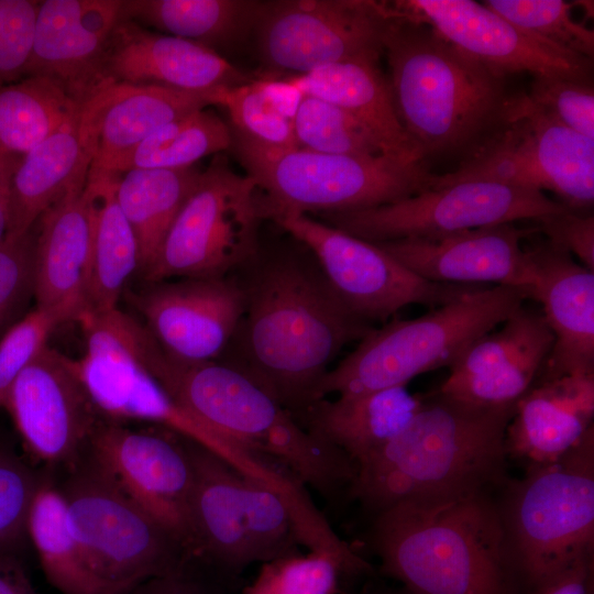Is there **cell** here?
I'll use <instances>...</instances> for the list:
<instances>
[{
  "mask_svg": "<svg viewBox=\"0 0 594 594\" xmlns=\"http://www.w3.org/2000/svg\"><path fill=\"white\" fill-rule=\"evenodd\" d=\"M268 218L312 252L338 298L369 323L385 321L409 305L442 306L480 286L424 279L377 244L307 215L273 212Z\"/></svg>",
  "mask_w": 594,
  "mask_h": 594,
  "instance_id": "2e32d148",
  "label": "cell"
},
{
  "mask_svg": "<svg viewBox=\"0 0 594 594\" xmlns=\"http://www.w3.org/2000/svg\"><path fill=\"white\" fill-rule=\"evenodd\" d=\"M526 94L558 122L594 140V89L590 78L534 76Z\"/></svg>",
  "mask_w": 594,
  "mask_h": 594,
  "instance_id": "b9f144b4",
  "label": "cell"
},
{
  "mask_svg": "<svg viewBox=\"0 0 594 594\" xmlns=\"http://www.w3.org/2000/svg\"><path fill=\"white\" fill-rule=\"evenodd\" d=\"M142 358L180 406L249 451L279 462L302 485L331 498L353 482L356 463L302 428L276 397L237 364L177 363L154 340Z\"/></svg>",
  "mask_w": 594,
  "mask_h": 594,
  "instance_id": "5b68a950",
  "label": "cell"
},
{
  "mask_svg": "<svg viewBox=\"0 0 594 594\" xmlns=\"http://www.w3.org/2000/svg\"><path fill=\"white\" fill-rule=\"evenodd\" d=\"M245 295L233 339L242 356L237 365L293 415L315 403V391L340 351L374 329L343 305L321 271L299 257L267 262Z\"/></svg>",
  "mask_w": 594,
  "mask_h": 594,
  "instance_id": "6da1fadb",
  "label": "cell"
},
{
  "mask_svg": "<svg viewBox=\"0 0 594 594\" xmlns=\"http://www.w3.org/2000/svg\"><path fill=\"white\" fill-rule=\"evenodd\" d=\"M65 323L57 314L35 307L11 326L0 340V408L20 374L47 346L53 330Z\"/></svg>",
  "mask_w": 594,
  "mask_h": 594,
  "instance_id": "7bdbcfd3",
  "label": "cell"
},
{
  "mask_svg": "<svg viewBox=\"0 0 594 594\" xmlns=\"http://www.w3.org/2000/svg\"><path fill=\"white\" fill-rule=\"evenodd\" d=\"M388 18L421 22L496 74L587 79L592 59L553 46L472 0L383 1Z\"/></svg>",
  "mask_w": 594,
  "mask_h": 594,
  "instance_id": "e0dca14e",
  "label": "cell"
},
{
  "mask_svg": "<svg viewBox=\"0 0 594 594\" xmlns=\"http://www.w3.org/2000/svg\"><path fill=\"white\" fill-rule=\"evenodd\" d=\"M361 594H408L405 590L395 592V591H371V592H364Z\"/></svg>",
  "mask_w": 594,
  "mask_h": 594,
  "instance_id": "f5cc1de1",
  "label": "cell"
},
{
  "mask_svg": "<svg viewBox=\"0 0 594 594\" xmlns=\"http://www.w3.org/2000/svg\"><path fill=\"white\" fill-rule=\"evenodd\" d=\"M21 157L0 150V243L9 229L12 178Z\"/></svg>",
  "mask_w": 594,
  "mask_h": 594,
  "instance_id": "816d5d0a",
  "label": "cell"
},
{
  "mask_svg": "<svg viewBox=\"0 0 594 594\" xmlns=\"http://www.w3.org/2000/svg\"><path fill=\"white\" fill-rule=\"evenodd\" d=\"M492 488L416 495L375 514L370 543L408 594H514Z\"/></svg>",
  "mask_w": 594,
  "mask_h": 594,
  "instance_id": "7a4b0ae2",
  "label": "cell"
},
{
  "mask_svg": "<svg viewBox=\"0 0 594 594\" xmlns=\"http://www.w3.org/2000/svg\"><path fill=\"white\" fill-rule=\"evenodd\" d=\"M284 78L304 96L332 103L360 120L391 154L420 160L398 119L378 61L337 63Z\"/></svg>",
  "mask_w": 594,
  "mask_h": 594,
  "instance_id": "f546056e",
  "label": "cell"
},
{
  "mask_svg": "<svg viewBox=\"0 0 594 594\" xmlns=\"http://www.w3.org/2000/svg\"><path fill=\"white\" fill-rule=\"evenodd\" d=\"M525 248L535 270L531 299L554 338L536 381L594 374V272L547 239Z\"/></svg>",
  "mask_w": 594,
  "mask_h": 594,
  "instance_id": "d4e9b609",
  "label": "cell"
},
{
  "mask_svg": "<svg viewBox=\"0 0 594 594\" xmlns=\"http://www.w3.org/2000/svg\"><path fill=\"white\" fill-rule=\"evenodd\" d=\"M101 76L103 86L148 85L198 94H219L252 79L207 46L151 32L123 16L110 35Z\"/></svg>",
  "mask_w": 594,
  "mask_h": 594,
  "instance_id": "cb8c5ba5",
  "label": "cell"
},
{
  "mask_svg": "<svg viewBox=\"0 0 594 594\" xmlns=\"http://www.w3.org/2000/svg\"><path fill=\"white\" fill-rule=\"evenodd\" d=\"M145 328L173 361H218L245 312V288L223 278L155 282L133 295Z\"/></svg>",
  "mask_w": 594,
  "mask_h": 594,
  "instance_id": "ffe728a7",
  "label": "cell"
},
{
  "mask_svg": "<svg viewBox=\"0 0 594 594\" xmlns=\"http://www.w3.org/2000/svg\"><path fill=\"white\" fill-rule=\"evenodd\" d=\"M231 132L229 150L262 193L266 218L273 212L323 216L370 209L431 188L437 176L411 156L271 147Z\"/></svg>",
  "mask_w": 594,
  "mask_h": 594,
  "instance_id": "ba28073f",
  "label": "cell"
},
{
  "mask_svg": "<svg viewBox=\"0 0 594 594\" xmlns=\"http://www.w3.org/2000/svg\"><path fill=\"white\" fill-rule=\"evenodd\" d=\"M304 95L284 77L260 76L223 91L220 106L230 127L245 138L271 147L298 146L294 121Z\"/></svg>",
  "mask_w": 594,
  "mask_h": 594,
  "instance_id": "74e56055",
  "label": "cell"
},
{
  "mask_svg": "<svg viewBox=\"0 0 594 594\" xmlns=\"http://www.w3.org/2000/svg\"><path fill=\"white\" fill-rule=\"evenodd\" d=\"M40 1L0 0V84L25 74Z\"/></svg>",
  "mask_w": 594,
  "mask_h": 594,
  "instance_id": "f6af8a7d",
  "label": "cell"
},
{
  "mask_svg": "<svg viewBox=\"0 0 594 594\" xmlns=\"http://www.w3.org/2000/svg\"><path fill=\"white\" fill-rule=\"evenodd\" d=\"M538 230L547 240L574 255L583 266L594 272V217L563 209L547 216Z\"/></svg>",
  "mask_w": 594,
  "mask_h": 594,
  "instance_id": "7dc6e473",
  "label": "cell"
},
{
  "mask_svg": "<svg viewBox=\"0 0 594 594\" xmlns=\"http://www.w3.org/2000/svg\"><path fill=\"white\" fill-rule=\"evenodd\" d=\"M565 207L543 193L486 179L432 186L378 207L323 215L328 224L369 242L440 238L463 231L539 221Z\"/></svg>",
  "mask_w": 594,
  "mask_h": 594,
  "instance_id": "5bb4252c",
  "label": "cell"
},
{
  "mask_svg": "<svg viewBox=\"0 0 594 594\" xmlns=\"http://www.w3.org/2000/svg\"><path fill=\"white\" fill-rule=\"evenodd\" d=\"M127 594H211L208 586L190 573L187 565L164 575L151 578Z\"/></svg>",
  "mask_w": 594,
  "mask_h": 594,
  "instance_id": "681fc988",
  "label": "cell"
},
{
  "mask_svg": "<svg viewBox=\"0 0 594 594\" xmlns=\"http://www.w3.org/2000/svg\"><path fill=\"white\" fill-rule=\"evenodd\" d=\"M119 178V173L90 166L86 179L92 211L87 312L117 308L125 284L140 270L139 244L117 199Z\"/></svg>",
  "mask_w": 594,
  "mask_h": 594,
  "instance_id": "1f68e13d",
  "label": "cell"
},
{
  "mask_svg": "<svg viewBox=\"0 0 594 594\" xmlns=\"http://www.w3.org/2000/svg\"><path fill=\"white\" fill-rule=\"evenodd\" d=\"M219 94L109 82L86 100L79 130L91 167L109 170L162 125L193 111L220 103Z\"/></svg>",
  "mask_w": 594,
  "mask_h": 594,
  "instance_id": "484cf974",
  "label": "cell"
},
{
  "mask_svg": "<svg viewBox=\"0 0 594 594\" xmlns=\"http://www.w3.org/2000/svg\"><path fill=\"white\" fill-rule=\"evenodd\" d=\"M389 21L383 1H260L251 36L264 76H295L337 63L380 62Z\"/></svg>",
  "mask_w": 594,
  "mask_h": 594,
  "instance_id": "9a60e30c",
  "label": "cell"
},
{
  "mask_svg": "<svg viewBox=\"0 0 594 594\" xmlns=\"http://www.w3.org/2000/svg\"><path fill=\"white\" fill-rule=\"evenodd\" d=\"M486 179L553 193L569 210L584 213L594 201V140L512 95L501 130L471 158L437 174L433 186Z\"/></svg>",
  "mask_w": 594,
  "mask_h": 594,
  "instance_id": "4fadbf2b",
  "label": "cell"
},
{
  "mask_svg": "<svg viewBox=\"0 0 594 594\" xmlns=\"http://www.w3.org/2000/svg\"><path fill=\"white\" fill-rule=\"evenodd\" d=\"M78 322L86 351L70 363L100 418L160 425L282 496L293 492L294 481L284 470L216 431L173 399L142 359L144 324L118 307L87 312Z\"/></svg>",
  "mask_w": 594,
  "mask_h": 594,
  "instance_id": "8992f818",
  "label": "cell"
},
{
  "mask_svg": "<svg viewBox=\"0 0 594 594\" xmlns=\"http://www.w3.org/2000/svg\"><path fill=\"white\" fill-rule=\"evenodd\" d=\"M201 170L191 167L134 168L124 172L117 185V199L135 234L142 276L196 186Z\"/></svg>",
  "mask_w": 594,
  "mask_h": 594,
  "instance_id": "836d02e7",
  "label": "cell"
},
{
  "mask_svg": "<svg viewBox=\"0 0 594 594\" xmlns=\"http://www.w3.org/2000/svg\"><path fill=\"white\" fill-rule=\"evenodd\" d=\"M372 572V566L354 565L329 553L297 552L262 563L242 594H341L342 580Z\"/></svg>",
  "mask_w": 594,
  "mask_h": 594,
  "instance_id": "f35d334b",
  "label": "cell"
},
{
  "mask_svg": "<svg viewBox=\"0 0 594 594\" xmlns=\"http://www.w3.org/2000/svg\"><path fill=\"white\" fill-rule=\"evenodd\" d=\"M593 584L594 554H590L532 587V594H593Z\"/></svg>",
  "mask_w": 594,
  "mask_h": 594,
  "instance_id": "c3c4849f",
  "label": "cell"
},
{
  "mask_svg": "<svg viewBox=\"0 0 594 594\" xmlns=\"http://www.w3.org/2000/svg\"><path fill=\"white\" fill-rule=\"evenodd\" d=\"M88 449L122 492L170 534L188 557L194 468L186 441L100 420Z\"/></svg>",
  "mask_w": 594,
  "mask_h": 594,
  "instance_id": "ac0fdd59",
  "label": "cell"
},
{
  "mask_svg": "<svg viewBox=\"0 0 594 594\" xmlns=\"http://www.w3.org/2000/svg\"><path fill=\"white\" fill-rule=\"evenodd\" d=\"M530 299L526 289L475 286L457 299L414 319H395L369 332L345 359L329 370L315 391L351 396L394 386L450 367L476 339L495 329Z\"/></svg>",
  "mask_w": 594,
  "mask_h": 594,
  "instance_id": "52a82bcc",
  "label": "cell"
},
{
  "mask_svg": "<svg viewBox=\"0 0 594 594\" xmlns=\"http://www.w3.org/2000/svg\"><path fill=\"white\" fill-rule=\"evenodd\" d=\"M502 324L470 344L439 393L481 407L516 405L539 376L554 338L542 312L524 305Z\"/></svg>",
  "mask_w": 594,
  "mask_h": 594,
  "instance_id": "44dd1931",
  "label": "cell"
},
{
  "mask_svg": "<svg viewBox=\"0 0 594 594\" xmlns=\"http://www.w3.org/2000/svg\"><path fill=\"white\" fill-rule=\"evenodd\" d=\"M61 491L99 594H127L186 565L182 544L128 497L88 454Z\"/></svg>",
  "mask_w": 594,
  "mask_h": 594,
  "instance_id": "8fae6325",
  "label": "cell"
},
{
  "mask_svg": "<svg viewBox=\"0 0 594 594\" xmlns=\"http://www.w3.org/2000/svg\"><path fill=\"white\" fill-rule=\"evenodd\" d=\"M3 408L35 459L69 470L100 421L70 358L48 346L16 378Z\"/></svg>",
  "mask_w": 594,
  "mask_h": 594,
  "instance_id": "d6986e66",
  "label": "cell"
},
{
  "mask_svg": "<svg viewBox=\"0 0 594 594\" xmlns=\"http://www.w3.org/2000/svg\"><path fill=\"white\" fill-rule=\"evenodd\" d=\"M424 395L394 386L359 395L324 398L304 414L307 430L339 448L356 466L396 438L419 410Z\"/></svg>",
  "mask_w": 594,
  "mask_h": 594,
  "instance_id": "f1b7e54d",
  "label": "cell"
},
{
  "mask_svg": "<svg viewBox=\"0 0 594 594\" xmlns=\"http://www.w3.org/2000/svg\"><path fill=\"white\" fill-rule=\"evenodd\" d=\"M36 235H7L0 243V327L33 293Z\"/></svg>",
  "mask_w": 594,
  "mask_h": 594,
  "instance_id": "bcb514c9",
  "label": "cell"
},
{
  "mask_svg": "<svg viewBox=\"0 0 594 594\" xmlns=\"http://www.w3.org/2000/svg\"><path fill=\"white\" fill-rule=\"evenodd\" d=\"M594 374L538 380L516 403L507 426V457L526 468L550 463L594 429Z\"/></svg>",
  "mask_w": 594,
  "mask_h": 594,
  "instance_id": "83f0119b",
  "label": "cell"
},
{
  "mask_svg": "<svg viewBox=\"0 0 594 594\" xmlns=\"http://www.w3.org/2000/svg\"><path fill=\"white\" fill-rule=\"evenodd\" d=\"M185 441L194 468L188 557L238 574L253 563L298 552L296 522L282 495Z\"/></svg>",
  "mask_w": 594,
  "mask_h": 594,
  "instance_id": "30bf717a",
  "label": "cell"
},
{
  "mask_svg": "<svg viewBox=\"0 0 594 594\" xmlns=\"http://www.w3.org/2000/svg\"><path fill=\"white\" fill-rule=\"evenodd\" d=\"M81 106L56 81L26 76L0 88V150L23 156L66 124Z\"/></svg>",
  "mask_w": 594,
  "mask_h": 594,
  "instance_id": "e575fe53",
  "label": "cell"
},
{
  "mask_svg": "<svg viewBox=\"0 0 594 594\" xmlns=\"http://www.w3.org/2000/svg\"><path fill=\"white\" fill-rule=\"evenodd\" d=\"M230 125L215 112L199 109L162 125L109 170L122 174L134 168L191 167L208 155L229 150Z\"/></svg>",
  "mask_w": 594,
  "mask_h": 594,
  "instance_id": "8d00e7d4",
  "label": "cell"
},
{
  "mask_svg": "<svg viewBox=\"0 0 594 594\" xmlns=\"http://www.w3.org/2000/svg\"><path fill=\"white\" fill-rule=\"evenodd\" d=\"M85 185L73 187L40 218L35 241L36 307L65 322H78L88 309L92 211Z\"/></svg>",
  "mask_w": 594,
  "mask_h": 594,
  "instance_id": "4316f807",
  "label": "cell"
},
{
  "mask_svg": "<svg viewBox=\"0 0 594 594\" xmlns=\"http://www.w3.org/2000/svg\"><path fill=\"white\" fill-rule=\"evenodd\" d=\"M498 504L512 565L531 588L594 554V429L557 461L526 468Z\"/></svg>",
  "mask_w": 594,
  "mask_h": 594,
  "instance_id": "9c48e42d",
  "label": "cell"
},
{
  "mask_svg": "<svg viewBox=\"0 0 594 594\" xmlns=\"http://www.w3.org/2000/svg\"><path fill=\"white\" fill-rule=\"evenodd\" d=\"M258 4L256 0H123L122 16L218 52L252 35Z\"/></svg>",
  "mask_w": 594,
  "mask_h": 594,
  "instance_id": "d6a6232c",
  "label": "cell"
},
{
  "mask_svg": "<svg viewBox=\"0 0 594 594\" xmlns=\"http://www.w3.org/2000/svg\"><path fill=\"white\" fill-rule=\"evenodd\" d=\"M0 594H37L12 551H0Z\"/></svg>",
  "mask_w": 594,
  "mask_h": 594,
  "instance_id": "f907efd6",
  "label": "cell"
},
{
  "mask_svg": "<svg viewBox=\"0 0 594 594\" xmlns=\"http://www.w3.org/2000/svg\"><path fill=\"white\" fill-rule=\"evenodd\" d=\"M398 119L420 160L475 155L504 125L506 77L462 53L425 23L391 18L384 37Z\"/></svg>",
  "mask_w": 594,
  "mask_h": 594,
  "instance_id": "3957f363",
  "label": "cell"
},
{
  "mask_svg": "<svg viewBox=\"0 0 594 594\" xmlns=\"http://www.w3.org/2000/svg\"><path fill=\"white\" fill-rule=\"evenodd\" d=\"M266 218L263 195L248 176L216 155L170 226L142 277L148 283L223 278L255 257Z\"/></svg>",
  "mask_w": 594,
  "mask_h": 594,
  "instance_id": "7c38bea8",
  "label": "cell"
},
{
  "mask_svg": "<svg viewBox=\"0 0 594 594\" xmlns=\"http://www.w3.org/2000/svg\"><path fill=\"white\" fill-rule=\"evenodd\" d=\"M42 481L19 457L0 448V551H12L28 535L29 509Z\"/></svg>",
  "mask_w": 594,
  "mask_h": 594,
  "instance_id": "ee69618b",
  "label": "cell"
},
{
  "mask_svg": "<svg viewBox=\"0 0 594 594\" xmlns=\"http://www.w3.org/2000/svg\"><path fill=\"white\" fill-rule=\"evenodd\" d=\"M26 534L46 580L62 594H99L73 532L64 497L43 480L31 503Z\"/></svg>",
  "mask_w": 594,
  "mask_h": 594,
  "instance_id": "d590c367",
  "label": "cell"
},
{
  "mask_svg": "<svg viewBox=\"0 0 594 594\" xmlns=\"http://www.w3.org/2000/svg\"><path fill=\"white\" fill-rule=\"evenodd\" d=\"M515 406L481 407L424 395L407 427L358 465L348 488L374 514L407 497L505 482V436Z\"/></svg>",
  "mask_w": 594,
  "mask_h": 594,
  "instance_id": "277c9868",
  "label": "cell"
},
{
  "mask_svg": "<svg viewBox=\"0 0 594 594\" xmlns=\"http://www.w3.org/2000/svg\"><path fill=\"white\" fill-rule=\"evenodd\" d=\"M530 232L505 223L440 238H410L375 244L429 282L517 287L528 290L531 299L535 270L521 244Z\"/></svg>",
  "mask_w": 594,
  "mask_h": 594,
  "instance_id": "7402d4cb",
  "label": "cell"
},
{
  "mask_svg": "<svg viewBox=\"0 0 594 594\" xmlns=\"http://www.w3.org/2000/svg\"><path fill=\"white\" fill-rule=\"evenodd\" d=\"M91 156L78 117L21 157L11 185L7 235L18 237L73 187L86 183Z\"/></svg>",
  "mask_w": 594,
  "mask_h": 594,
  "instance_id": "4dcf8cb0",
  "label": "cell"
},
{
  "mask_svg": "<svg viewBox=\"0 0 594 594\" xmlns=\"http://www.w3.org/2000/svg\"><path fill=\"white\" fill-rule=\"evenodd\" d=\"M491 10L522 31L570 53L592 59L594 33L571 18L562 0H487Z\"/></svg>",
  "mask_w": 594,
  "mask_h": 594,
  "instance_id": "60d3db41",
  "label": "cell"
},
{
  "mask_svg": "<svg viewBox=\"0 0 594 594\" xmlns=\"http://www.w3.org/2000/svg\"><path fill=\"white\" fill-rule=\"evenodd\" d=\"M294 129L298 146L317 152L338 155H393L360 120L315 97H302L295 116Z\"/></svg>",
  "mask_w": 594,
  "mask_h": 594,
  "instance_id": "ab89813d",
  "label": "cell"
},
{
  "mask_svg": "<svg viewBox=\"0 0 594 594\" xmlns=\"http://www.w3.org/2000/svg\"><path fill=\"white\" fill-rule=\"evenodd\" d=\"M123 0L40 1L28 76L47 77L80 106L103 86L101 66Z\"/></svg>",
  "mask_w": 594,
  "mask_h": 594,
  "instance_id": "603a6c76",
  "label": "cell"
}]
</instances>
